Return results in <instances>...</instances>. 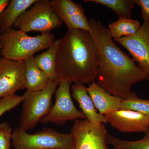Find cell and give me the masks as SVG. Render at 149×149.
Returning a JSON list of instances; mask_svg holds the SVG:
<instances>
[{"label": "cell", "instance_id": "obj_20", "mask_svg": "<svg viewBox=\"0 0 149 149\" xmlns=\"http://www.w3.org/2000/svg\"><path fill=\"white\" fill-rule=\"evenodd\" d=\"M107 142L112 149H149V129L145 132L143 137L138 141L122 140L109 134Z\"/></svg>", "mask_w": 149, "mask_h": 149}, {"label": "cell", "instance_id": "obj_26", "mask_svg": "<svg viewBox=\"0 0 149 149\" xmlns=\"http://www.w3.org/2000/svg\"><path fill=\"white\" fill-rule=\"evenodd\" d=\"M147 80H148L149 81V76H148V79H147Z\"/></svg>", "mask_w": 149, "mask_h": 149}, {"label": "cell", "instance_id": "obj_4", "mask_svg": "<svg viewBox=\"0 0 149 149\" xmlns=\"http://www.w3.org/2000/svg\"><path fill=\"white\" fill-rule=\"evenodd\" d=\"M60 83L59 80L51 81L41 91L26 90L22 97V111L19 127L27 131L35 128L40 120L49 112L52 108V98Z\"/></svg>", "mask_w": 149, "mask_h": 149}, {"label": "cell", "instance_id": "obj_7", "mask_svg": "<svg viewBox=\"0 0 149 149\" xmlns=\"http://www.w3.org/2000/svg\"><path fill=\"white\" fill-rule=\"evenodd\" d=\"M72 83L62 80L55 93V102L49 112L40 120L44 124L54 123L63 125L69 120L86 119L83 112L74 106L70 94V86Z\"/></svg>", "mask_w": 149, "mask_h": 149}, {"label": "cell", "instance_id": "obj_9", "mask_svg": "<svg viewBox=\"0 0 149 149\" xmlns=\"http://www.w3.org/2000/svg\"><path fill=\"white\" fill-rule=\"evenodd\" d=\"M127 50L138 66L149 76V22H144L138 31L128 37L114 39Z\"/></svg>", "mask_w": 149, "mask_h": 149}, {"label": "cell", "instance_id": "obj_10", "mask_svg": "<svg viewBox=\"0 0 149 149\" xmlns=\"http://www.w3.org/2000/svg\"><path fill=\"white\" fill-rule=\"evenodd\" d=\"M25 61L0 58V99L26 89L24 80Z\"/></svg>", "mask_w": 149, "mask_h": 149}, {"label": "cell", "instance_id": "obj_15", "mask_svg": "<svg viewBox=\"0 0 149 149\" xmlns=\"http://www.w3.org/2000/svg\"><path fill=\"white\" fill-rule=\"evenodd\" d=\"M37 0H11L0 14V33L12 29L14 24L25 11Z\"/></svg>", "mask_w": 149, "mask_h": 149}, {"label": "cell", "instance_id": "obj_21", "mask_svg": "<svg viewBox=\"0 0 149 149\" xmlns=\"http://www.w3.org/2000/svg\"><path fill=\"white\" fill-rule=\"evenodd\" d=\"M120 109L138 112L149 118V100L139 98L138 96L122 100Z\"/></svg>", "mask_w": 149, "mask_h": 149}, {"label": "cell", "instance_id": "obj_23", "mask_svg": "<svg viewBox=\"0 0 149 149\" xmlns=\"http://www.w3.org/2000/svg\"><path fill=\"white\" fill-rule=\"evenodd\" d=\"M13 131L8 123L0 124V149H10Z\"/></svg>", "mask_w": 149, "mask_h": 149}, {"label": "cell", "instance_id": "obj_27", "mask_svg": "<svg viewBox=\"0 0 149 149\" xmlns=\"http://www.w3.org/2000/svg\"><path fill=\"white\" fill-rule=\"evenodd\" d=\"M1 45H0V51H1Z\"/></svg>", "mask_w": 149, "mask_h": 149}, {"label": "cell", "instance_id": "obj_24", "mask_svg": "<svg viewBox=\"0 0 149 149\" xmlns=\"http://www.w3.org/2000/svg\"><path fill=\"white\" fill-rule=\"evenodd\" d=\"M134 2L141 8L144 22H149V0H134Z\"/></svg>", "mask_w": 149, "mask_h": 149}, {"label": "cell", "instance_id": "obj_11", "mask_svg": "<svg viewBox=\"0 0 149 149\" xmlns=\"http://www.w3.org/2000/svg\"><path fill=\"white\" fill-rule=\"evenodd\" d=\"M107 123L122 133L146 132L149 129V118L133 111L119 109L104 115Z\"/></svg>", "mask_w": 149, "mask_h": 149}, {"label": "cell", "instance_id": "obj_25", "mask_svg": "<svg viewBox=\"0 0 149 149\" xmlns=\"http://www.w3.org/2000/svg\"><path fill=\"white\" fill-rule=\"evenodd\" d=\"M10 1L9 0H0V14L6 8Z\"/></svg>", "mask_w": 149, "mask_h": 149}, {"label": "cell", "instance_id": "obj_19", "mask_svg": "<svg viewBox=\"0 0 149 149\" xmlns=\"http://www.w3.org/2000/svg\"><path fill=\"white\" fill-rule=\"evenodd\" d=\"M84 2L97 3L115 12L119 19L131 18V11L134 7V0H84Z\"/></svg>", "mask_w": 149, "mask_h": 149}, {"label": "cell", "instance_id": "obj_5", "mask_svg": "<svg viewBox=\"0 0 149 149\" xmlns=\"http://www.w3.org/2000/svg\"><path fill=\"white\" fill-rule=\"evenodd\" d=\"M12 144L14 149H72V139L70 133L50 128L29 134L19 127L13 131Z\"/></svg>", "mask_w": 149, "mask_h": 149}, {"label": "cell", "instance_id": "obj_22", "mask_svg": "<svg viewBox=\"0 0 149 149\" xmlns=\"http://www.w3.org/2000/svg\"><path fill=\"white\" fill-rule=\"evenodd\" d=\"M22 96L16 94L0 99V117L7 112L13 109L22 102Z\"/></svg>", "mask_w": 149, "mask_h": 149}, {"label": "cell", "instance_id": "obj_6", "mask_svg": "<svg viewBox=\"0 0 149 149\" xmlns=\"http://www.w3.org/2000/svg\"><path fill=\"white\" fill-rule=\"evenodd\" d=\"M63 22L52 8L51 1L37 0L22 14L13 25L15 28L26 32H50L61 27Z\"/></svg>", "mask_w": 149, "mask_h": 149}, {"label": "cell", "instance_id": "obj_8", "mask_svg": "<svg viewBox=\"0 0 149 149\" xmlns=\"http://www.w3.org/2000/svg\"><path fill=\"white\" fill-rule=\"evenodd\" d=\"M72 149H109V133L103 123L95 124L87 119L74 120L70 132Z\"/></svg>", "mask_w": 149, "mask_h": 149}, {"label": "cell", "instance_id": "obj_12", "mask_svg": "<svg viewBox=\"0 0 149 149\" xmlns=\"http://www.w3.org/2000/svg\"><path fill=\"white\" fill-rule=\"evenodd\" d=\"M52 8L68 29L90 31L89 21L81 4L71 0H52Z\"/></svg>", "mask_w": 149, "mask_h": 149}, {"label": "cell", "instance_id": "obj_14", "mask_svg": "<svg viewBox=\"0 0 149 149\" xmlns=\"http://www.w3.org/2000/svg\"><path fill=\"white\" fill-rule=\"evenodd\" d=\"M87 90L100 114L104 116L112 111L120 109L122 99L110 94L95 82L90 84Z\"/></svg>", "mask_w": 149, "mask_h": 149}, {"label": "cell", "instance_id": "obj_18", "mask_svg": "<svg viewBox=\"0 0 149 149\" xmlns=\"http://www.w3.org/2000/svg\"><path fill=\"white\" fill-rule=\"evenodd\" d=\"M141 26L138 20L131 18L121 19L110 24L108 29L112 38L118 39L134 35Z\"/></svg>", "mask_w": 149, "mask_h": 149}, {"label": "cell", "instance_id": "obj_17", "mask_svg": "<svg viewBox=\"0 0 149 149\" xmlns=\"http://www.w3.org/2000/svg\"><path fill=\"white\" fill-rule=\"evenodd\" d=\"M59 42V39L56 40L45 52L34 57L35 64L51 81L59 80L56 71L57 54Z\"/></svg>", "mask_w": 149, "mask_h": 149}, {"label": "cell", "instance_id": "obj_16", "mask_svg": "<svg viewBox=\"0 0 149 149\" xmlns=\"http://www.w3.org/2000/svg\"><path fill=\"white\" fill-rule=\"evenodd\" d=\"M34 58V56L31 57L25 61V87L28 91H41L48 86L51 80L35 64Z\"/></svg>", "mask_w": 149, "mask_h": 149}, {"label": "cell", "instance_id": "obj_3", "mask_svg": "<svg viewBox=\"0 0 149 149\" xmlns=\"http://www.w3.org/2000/svg\"><path fill=\"white\" fill-rule=\"evenodd\" d=\"M55 41V36L51 32L31 37L22 30L12 28L0 33V54L7 59L24 61L37 52L48 49Z\"/></svg>", "mask_w": 149, "mask_h": 149}, {"label": "cell", "instance_id": "obj_2", "mask_svg": "<svg viewBox=\"0 0 149 149\" xmlns=\"http://www.w3.org/2000/svg\"><path fill=\"white\" fill-rule=\"evenodd\" d=\"M59 40L56 71L60 81L82 85L95 82L100 55L90 31L68 29Z\"/></svg>", "mask_w": 149, "mask_h": 149}, {"label": "cell", "instance_id": "obj_13", "mask_svg": "<svg viewBox=\"0 0 149 149\" xmlns=\"http://www.w3.org/2000/svg\"><path fill=\"white\" fill-rule=\"evenodd\" d=\"M72 96L79 104L81 111L86 119L95 124L107 123L105 117L96 110L87 88L82 84H73L71 87Z\"/></svg>", "mask_w": 149, "mask_h": 149}, {"label": "cell", "instance_id": "obj_1", "mask_svg": "<svg viewBox=\"0 0 149 149\" xmlns=\"http://www.w3.org/2000/svg\"><path fill=\"white\" fill-rule=\"evenodd\" d=\"M89 25L100 55L97 84L122 100L137 97L131 88L147 80L148 75L116 45L109 30L102 22L91 19Z\"/></svg>", "mask_w": 149, "mask_h": 149}]
</instances>
